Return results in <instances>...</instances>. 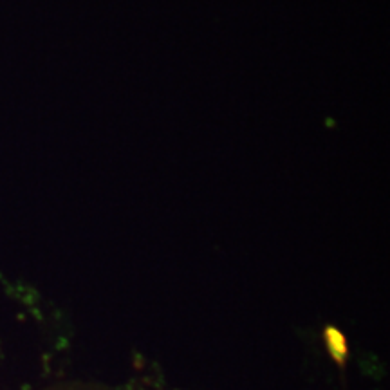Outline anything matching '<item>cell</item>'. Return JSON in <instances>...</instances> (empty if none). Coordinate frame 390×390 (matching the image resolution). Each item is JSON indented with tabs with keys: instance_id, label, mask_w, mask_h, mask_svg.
Here are the masks:
<instances>
[{
	"instance_id": "6da1fadb",
	"label": "cell",
	"mask_w": 390,
	"mask_h": 390,
	"mask_svg": "<svg viewBox=\"0 0 390 390\" xmlns=\"http://www.w3.org/2000/svg\"><path fill=\"white\" fill-rule=\"evenodd\" d=\"M33 390H166L154 385L150 379H128L125 383H105L89 381V379H64V381L49 383Z\"/></svg>"
}]
</instances>
